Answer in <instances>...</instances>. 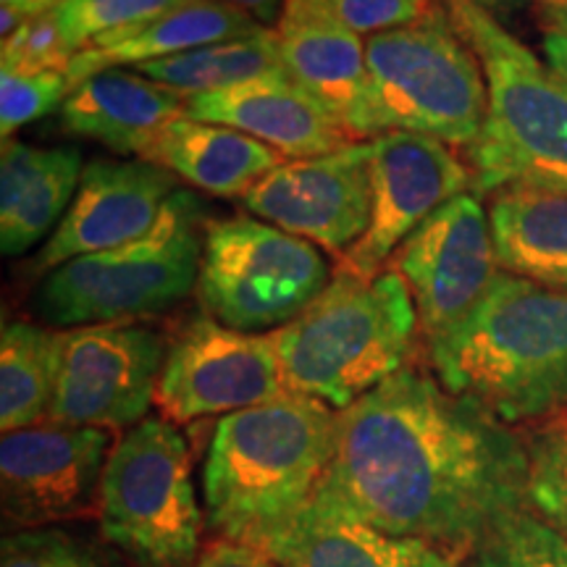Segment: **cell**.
<instances>
[{
    "instance_id": "obj_24",
    "label": "cell",
    "mask_w": 567,
    "mask_h": 567,
    "mask_svg": "<svg viewBox=\"0 0 567 567\" xmlns=\"http://www.w3.org/2000/svg\"><path fill=\"white\" fill-rule=\"evenodd\" d=\"M496 260L507 274L567 289V193L515 187L488 208Z\"/></svg>"
},
{
    "instance_id": "obj_30",
    "label": "cell",
    "mask_w": 567,
    "mask_h": 567,
    "mask_svg": "<svg viewBox=\"0 0 567 567\" xmlns=\"http://www.w3.org/2000/svg\"><path fill=\"white\" fill-rule=\"evenodd\" d=\"M0 567H113V563L97 544L51 526L6 536Z\"/></svg>"
},
{
    "instance_id": "obj_14",
    "label": "cell",
    "mask_w": 567,
    "mask_h": 567,
    "mask_svg": "<svg viewBox=\"0 0 567 567\" xmlns=\"http://www.w3.org/2000/svg\"><path fill=\"white\" fill-rule=\"evenodd\" d=\"M389 266L413 295L425 342L463 321L499 276L492 221L478 195H457L439 208L400 245Z\"/></svg>"
},
{
    "instance_id": "obj_26",
    "label": "cell",
    "mask_w": 567,
    "mask_h": 567,
    "mask_svg": "<svg viewBox=\"0 0 567 567\" xmlns=\"http://www.w3.org/2000/svg\"><path fill=\"white\" fill-rule=\"evenodd\" d=\"M59 368V331L13 321L0 337V429L3 434L48 421Z\"/></svg>"
},
{
    "instance_id": "obj_39",
    "label": "cell",
    "mask_w": 567,
    "mask_h": 567,
    "mask_svg": "<svg viewBox=\"0 0 567 567\" xmlns=\"http://www.w3.org/2000/svg\"><path fill=\"white\" fill-rule=\"evenodd\" d=\"M27 21H30V17L11 9V6H3V9H0V40H9L11 34H17L21 27L27 24Z\"/></svg>"
},
{
    "instance_id": "obj_11",
    "label": "cell",
    "mask_w": 567,
    "mask_h": 567,
    "mask_svg": "<svg viewBox=\"0 0 567 567\" xmlns=\"http://www.w3.org/2000/svg\"><path fill=\"white\" fill-rule=\"evenodd\" d=\"M111 431L40 423L0 439V507L17 530L97 515Z\"/></svg>"
},
{
    "instance_id": "obj_7",
    "label": "cell",
    "mask_w": 567,
    "mask_h": 567,
    "mask_svg": "<svg viewBox=\"0 0 567 567\" xmlns=\"http://www.w3.org/2000/svg\"><path fill=\"white\" fill-rule=\"evenodd\" d=\"M368 140L410 132L471 147L486 122L484 69L444 0L413 24L365 38Z\"/></svg>"
},
{
    "instance_id": "obj_20",
    "label": "cell",
    "mask_w": 567,
    "mask_h": 567,
    "mask_svg": "<svg viewBox=\"0 0 567 567\" xmlns=\"http://www.w3.org/2000/svg\"><path fill=\"white\" fill-rule=\"evenodd\" d=\"M76 147H34L3 140L0 153V250L21 255L61 224L82 182Z\"/></svg>"
},
{
    "instance_id": "obj_23",
    "label": "cell",
    "mask_w": 567,
    "mask_h": 567,
    "mask_svg": "<svg viewBox=\"0 0 567 567\" xmlns=\"http://www.w3.org/2000/svg\"><path fill=\"white\" fill-rule=\"evenodd\" d=\"M258 30H264L258 21L224 0H193L122 34L92 42L71 61L69 87L74 90L105 69H137L142 63L174 59L195 48L245 38Z\"/></svg>"
},
{
    "instance_id": "obj_8",
    "label": "cell",
    "mask_w": 567,
    "mask_h": 567,
    "mask_svg": "<svg viewBox=\"0 0 567 567\" xmlns=\"http://www.w3.org/2000/svg\"><path fill=\"white\" fill-rule=\"evenodd\" d=\"M97 523L105 542L134 567H197L203 513L193 450L179 425L145 417L113 444Z\"/></svg>"
},
{
    "instance_id": "obj_33",
    "label": "cell",
    "mask_w": 567,
    "mask_h": 567,
    "mask_svg": "<svg viewBox=\"0 0 567 567\" xmlns=\"http://www.w3.org/2000/svg\"><path fill=\"white\" fill-rule=\"evenodd\" d=\"M350 30L371 34L396 30L425 17L439 0H323Z\"/></svg>"
},
{
    "instance_id": "obj_36",
    "label": "cell",
    "mask_w": 567,
    "mask_h": 567,
    "mask_svg": "<svg viewBox=\"0 0 567 567\" xmlns=\"http://www.w3.org/2000/svg\"><path fill=\"white\" fill-rule=\"evenodd\" d=\"M544 59H547L549 69L555 71L567 84V34L563 32H544Z\"/></svg>"
},
{
    "instance_id": "obj_10",
    "label": "cell",
    "mask_w": 567,
    "mask_h": 567,
    "mask_svg": "<svg viewBox=\"0 0 567 567\" xmlns=\"http://www.w3.org/2000/svg\"><path fill=\"white\" fill-rule=\"evenodd\" d=\"M168 344L140 323H92L59 331V368L48 421L118 431L155 405Z\"/></svg>"
},
{
    "instance_id": "obj_41",
    "label": "cell",
    "mask_w": 567,
    "mask_h": 567,
    "mask_svg": "<svg viewBox=\"0 0 567 567\" xmlns=\"http://www.w3.org/2000/svg\"><path fill=\"white\" fill-rule=\"evenodd\" d=\"M471 567H478V565H471Z\"/></svg>"
},
{
    "instance_id": "obj_29",
    "label": "cell",
    "mask_w": 567,
    "mask_h": 567,
    "mask_svg": "<svg viewBox=\"0 0 567 567\" xmlns=\"http://www.w3.org/2000/svg\"><path fill=\"white\" fill-rule=\"evenodd\" d=\"M184 3L193 0H63L55 17L69 45L80 53L92 42L122 34Z\"/></svg>"
},
{
    "instance_id": "obj_4",
    "label": "cell",
    "mask_w": 567,
    "mask_h": 567,
    "mask_svg": "<svg viewBox=\"0 0 567 567\" xmlns=\"http://www.w3.org/2000/svg\"><path fill=\"white\" fill-rule=\"evenodd\" d=\"M417 331L413 295L394 268L375 276L337 268L295 321L271 331L284 392L347 410L408 368Z\"/></svg>"
},
{
    "instance_id": "obj_18",
    "label": "cell",
    "mask_w": 567,
    "mask_h": 567,
    "mask_svg": "<svg viewBox=\"0 0 567 567\" xmlns=\"http://www.w3.org/2000/svg\"><path fill=\"white\" fill-rule=\"evenodd\" d=\"M184 116L231 126L287 161L334 153L352 142L344 126L287 74L187 97Z\"/></svg>"
},
{
    "instance_id": "obj_12",
    "label": "cell",
    "mask_w": 567,
    "mask_h": 567,
    "mask_svg": "<svg viewBox=\"0 0 567 567\" xmlns=\"http://www.w3.org/2000/svg\"><path fill=\"white\" fill-rule=\"evenodd\" d=\"M473 193V174L442 140L384 132L371 140V218L339 268L358 276L386 271L392 255L439 208Z\"/></svg>"
},
{
    "instance_id": "obj_16",
    "label": "cell",
    "mask_w": 567,
    "mask_h": 567,
    "mask_svg": "<svg viewBox=\"0 0 567 567\" xmlns=\"http://www.w3.org/2000/svg\"><path fill=\"white\" fill-rule=\"evenodd\" d=\"M174 193L176 176L151 161H90L74 203L34 258V274L142 239Z\"/></svg>"
},
{
    "instance_id": "obj_9",
    "label": "cell",
    "mask_w": 567,
    "mask_h": 567,
    "mask_svg": "<svg viewBox=\"0 0 567 567\" xmlns=\"http://www.w3.org/2000/svg\"><path fill=\"white\" fill-rule=\"evenodd\" d=\"M321 247L252 216L205 224L197 300L205 316L245 334H271L329 287Z\"/></svg>"
},
{
    "instance_id": "obj_40",
    "label": "cell",
    "mask_w": 567,
    "mask_h": 567,
    "mask_svg": "<svg viewBox=\"0 0 567 567\" xmlns=\"http://www.w3.org/2000/svg\"><path fill=\"white\" fill-rule=\"evenodd\" d=\"M473 3H478V6H499V3H520V0H473Z\"/></svg>"
},
{
    "instance_id": "obj_15",
    "label": "cell",
    "mask_w": 567,
    "mask_h": 567,
    "mask_svg": "<svg viewBox=\"0 0 567 567\" xmlns=\"http://www.w3.org/2000/svg\"><path fill=\"white\" fill-rule=\"evenodd\" d=\"M243 203L260 221L344 255L371 218V142L284 161Z\"/></svg>"
},
{
    "instance_id": "obj_35",
    "label": "cell",
    "mask_w": 567,
    "mask_h": 567,
    "mask_svg": "<svg viewBox=\"0 0 567 567\" xmlns=\"http://www.w3.org/2000/svg\"><path fill=\"white\" fill-rule=\"evenodd\" d=\"M224 3H229L231 9L247 13V17L258 21L260 27L276 30V24H279L287 0H224Z\"/></svg>"
},
{
    "instance_id": "obj_25",
    "label": "cell",
    "mask_w": 567,
    "mask_h": 567,
    "mask_svg": "<svg viewBox=\"0 0 567 567\" xmlns=\"http://www.w3.org/2000/svg\"><path fill=\"white\" fill-rule=\"evenodd\" d=\"M147 80L174 90L184 101L195 95H208L237 84L260 80V76L287 74L281 63L279 34L264 30L245 34V38L221 40L213 45L174 55V59L142 63L134 69Z\"/></svg>"
},
{
    "instance_id": "obj_38",
    "label": "cell",
    "mask_w": 567,
    "mask_h": 567,
    "mask_svg": "<svg viewBox=\"0 0 567 567\" xmlns=\"http://www.w3.org/2000/svg\"><path fill=\"white\" fill-rule=\"evenodd\" d=\"M63 0H3V6H11L24 13V17H40V13H51L59 9Z\"/></svg>"
},
{
    "instance_id": "obj_3",
    "label": "cell",
    "mask_w": 567,
    "mask_h": 567,
    "mask_svg": "<svg viewBox=\"0 0 567 567\" xmlns=\"http://www.w3.org/2000/svg\"><path fill=\"white\" fill-rule=\"evenodd\" d=\"M429 354L446 392L496 421L536 423L567 408V289L496 276L463 321L431 339Z\"/></svg>"
},
{
    "instance_id": "obj_1",
    "label": "cell",
    "mask_w": 567,
    "mask_h": 567,
    "mask_svg": "<svg viewBox=\"0 0 567 567\" xmlns=\"http://www.w3.org/2000/svg\"><path fill=\"white\" fill-rule=\"evenodd\" d=\"M313 502L471 557L530 509L526 436L434 375L402 368L339 410L334 460Z\"/></svg>"
},
{
    "instance_id": "obj_32",
    "label": "cell",
    "mask_w": 567,
    "mask_h": 567,
    "mask_svg": "<svg viewBox=\"0 0 567 567\" xmlns=\"http://www.w3.org/2000/svg\"><path fill=\"white\" fill-rule=\"evenodd\" d=\"M74 48L69 45L61 21L51 13L32 17L17 34L3 40L0 48V69L19 71H63L66 74L74 61Z\"/></svg>"
},
{
    "instance_id": "obj_22",
    "label": "cell",
    "mask_w": 567,
    "mask_h": 567,
    "mask_svg": "<svg viewBox=\"0 0 567 567\" xmlns=\"http://www.w3.org/2000/svg\"><path fill=\"white\" fill-rule=\"evenodd\" d=\"M142 161L166 168L200 193L245 200L255 184L287 158L231 126L179 116L163 126Z\"/></svg>"
},
{
    "instance_id": "obj_2",
    "label": "cell",
    "mask_w": 567,
    "mask_h": 567,
    "mask_svg": "<svg viewBox=\"0 0 567 567\" xmlns=\"http://www.w3.org/2000/svg\"><path fill=\"white\" fill-rule=\"evenodd\" d=\"M339 410L284 392L221 417L203 463V502L218 538L271 555L308 509L337 450Z\"/></svg>"
},
{
    "instance_id": "obj_27",
    "label": "cell",
    "mask_w": 567,
    "mask_h": 567,
    "mask_svg": "<svg viewBox=\"0 0 567 567\" xmlns=\"http://www.w3.org/2000/svg\"><path fill=\"white\" fill-rule=\"evenodd\" d=\"M528 505L567 536V417L557 413L526 431Z\"/></svg>"
},
{
    "instance_id": "obj_13",
    "label": "cell",
    "mask_w": 567,
    "mask_h": 567,
    "mask_svg": "<svg viewBox=\"0 0 567 567\" xmlns=\"http://www.w3.org/2000/svg\"><path fill=\"white\" fill-rule=\"evenodd\" d=\"M284 394L274 334H245L195 318L168 347L155 408L172 423L231 415Z\"/></svg>"
},
{
    "instance_id": "obj_17",
    "label": "cell",
    "mask_w": 567,
    "mask_h": 567,
    "mask_svg": "<svg viewBox=\"0 0 567 567\" xmlns=\"http://www.w3.org/2000/svg\"><path fill=\"white\" fill-rule=\"evenodd\" d=\"M281 63L352 140H368L365 40L323 0H287L276 24Z\"/></svg>"
},
{
    "instance_id": "obj_28",
    "label": "cell",
    "mask_w": 567,
    "mask_h": 567,
    "mask_svg": "<svg viewBox=\"0 0 567 567\" xmlns=\"http://www.w3.org/2000/svg\"><path fill=\"white\" fill-rule=\"evenodd\" d=\"M476 557L478 567H567V536L523 509L484 538Z\"/></svg>"
},
{
    "instance_id": "obj_6",
    "label": "cell",
    "mask_w": 567,
    "mask_h": 567,
    "mask_svg": "<svg viewBox=\"0 0 567 567\" xmlns=\"http://www.w3.org/2000/svg\"><path fill=\"white\" fill-rule=\"evenodd\" d=\"M203 247V205L176 189L145 237L53 268L34 305L42 321L59 329L166 313L197 289Z\"/></svg>"
},
{
    "instance_id": "obj_31",
    "label": "cell",
    "mask_w": 567,
    "mask_h": 567,
    "mask_svg": "<svg viewBox=\"0 0 567 567\" xmlns=\"http://www.w3.org/2000/svg\"><path fill=\"white\" fill-rule=\"evenodd\" d=\"M69 76L63 71L0 69V134L11 140L21 126L53 113L69 97Z\"/></svg>"
},
{
    "instance_id": "obj_5",
    "label": "cell",
    "mask_w": 567,
    "mask_h": 567,
    "mask_svg": "<svg viewBox=\"0 0 567 567\" xmlns=\"http://www.w3.org/2000/svg\"><path fill=\"white\" fill-rule=\"evenodd\" d=\"M486 80V122L467 147L473 189L567 193V84L473 0H444Z\"/></svg>"
},
{
    "instance_id": "obj_34",
    "label": "cell",
    "mask_w": 567,
    "mask_h": 567,
    "mask_svg": "<svg viewBox=\"0 0 567 567\" xmlns=\"http://www.w3.org/2000/svg\"><path fill=\"white\" fill-rule=\"evenodd\" d=\"M197 567H284L279 559L264 549L247 547V544L216 538L210 547L203 549Z\"/></svg>"
},
{
    "instance_id": "obj_21",
    "label": "cell",
    "mask_w": 567,
    "mask_h": 567,
    "mask_svg": "<svg viewBox=\"0 0 567 567\" xmlns=\"http://www.w3.org/2000/svg\"><path fill=\"white\" fill-rule=\"evenodd\" d=\"M271 557L284 567H460L467 557L310 502Z\"/></svg>"
},
{
    "instance_id": "obj_37",
    "label": "cell",
    "mask_w": 567,
    "mask_h": 567,
    "mask_svg": "<svg viewBox=\"0 0 567 567\" xmlns=\"http://www.w3.org/2000/svg\"><path fill=\"white\" fill-rule=\"evenodd\" d=\"M538 13H542L544 32L567 34V0H542Z\"/></svg>"
},
{
    "instance_id": "obj_19",
    "label": "cell",
    "mask_w": 567,
    "mask_h": 567,
    "mask_svg": "<svg viewBox=\"0 0 567 567\" xmlns=\"http://www.w3.org/2000/svg\"><path fill=\"white\" fill-rule=\"evenodd\" d=\"M179 116L184 97L134 69H105L76 84L61 105V126L69 134L137 158Z\"/></svg>"
}]
</instances>
